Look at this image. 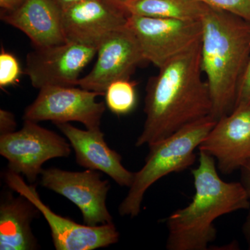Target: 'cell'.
Masks as SVG:
<instances>
[{"label":"cell","mask_w":250,"mask_h":250,"mask_svg":"<svg viewBox=\"0 0 250 250\" xmlns=\"http://www.w3.org/2000/svg\"><path fill=\"white\" fill-rule=\"evenodd\" d=\"M201 40L167 62L148 82L146 118L137 147L168 137L184 126L211 116L212 102L202 79Z\"/></svg>","instance_id":"1"},{"label":"cell","mask_w":250,"mask_h":250,"mask_svg":"<svg viewBox=\"0 0 250 250\" xmlns=\"http://www.w3.org/2000/svg\"><path fill=\"white\" fill-rule=\"evenodd\" d=\"M199 152L198 166L191 172L195 189L192 201L166 219L168 250H208L217 236L215 220L250 207L241 182H225L219 176L215 159Z\"/></svg>","instance_id":"2"},{"label":"cell","mask_w":250,"mask_h":250,"mask_svg":"<svg viewBox=\"0 0 250 250\" xmlns=\"http://www.w3.org/2000/svg\"><path fill=\"white\" fill-rule=\"evenodd\" d=\"M201 67L216 121L233 111L250 54V22L206 6L201 18Z\"/></svg>","instance_id":"3"},{"label":"cell","mask_w":250,"mask_h":250,"mask_svg":"<svg viewBox=\"0 0 250 250\" xmlns=\"http://www.w3.org/2000/svg\"><path fill=\"white\" fill-rule=\"evenodd\" d=\"M211 116L187 125L166 139L149 145L146 162L134 179L129 192L121 202V216L135 218L141 211L143 197L152 184L167 174L182 172L196 161L195 149L216 123Z\"/></svg>","instance_id":"4"},{"label":"cell","mask_w":250,"mask_h":250,"mask_svg":"<svg viewBox=\"0 0 250 250\" xmlns=\"http://www.w3.org/2000/svg\"><path fill=\"white\" fill-rule=\"evenodd\" d=\"M20 131L0 136V154L8 161V170L22 174L31 183L42 173L46 161L68 157L71 145L35 122L24 121Z\"/></svg>","instance_id":"5"},{"label":"cell","mask_w":250,"mask_h":250,"mask_svg":"<svg viewBox=\"0 0 250 250\" xmlns=\"http://www.w3.org/2000/svg\"><path fill=\"white\" fill-rule=\"evenodd\" d=\"M127 26L136 36L146 62L159 69L201 40V20L129 15Z\"/></svg>","instance_id":"6"},{"label":"cell","mask_w":250,"mask_h":250,"mask_svg":"<svg viewBox=\"0 0 250 250\" xmlns=\"http://www.w3.org/2000/svg\"><path fill=\"white\" fill-rule=\"evenodd\" d=\"M8 187L32 202L48 223L57 250H93L118 243L120 234L114 224L98 226L80 225L57 214L41 200L36 187L24 182L21 174L7 170L4 174Z\"/></svg>","instance_id":"7"},{"label":"cell","mask_w":250,"mask_h":250,"mask_svg":"<svg viewBox=\"0 0 250 250\" xmlns=\"http://www.w3.org/2000/svg\"><path fill=\"white\" fill-rule=\"evenodd\" d=\"M99 96L104 95L81 87H43L24 110L23 119L35 123L52 121L54 124L79 122L87 129H100L106 106L103 102H97Z\"/></svg>","instance_id":"8"},{"label":"cell","mask_w":250,"mask_h":250,"mask_svg":"<svg viewBox=\"0 0 250 250\" xmlns=\"http://www.w3.org/2000/svg\"><path fill=\"white\" fill-rule=\"evenodd\" d=\"M41 176L42 187L62 195L78 207L85 225L113 223L106 204L109 182L102 180L98 171L87 169L83 172H70L51 167L43 169Z\"/></svg>","instance_id":"9"},{"label":"cell","mask_w":250,"mask_h":250,"mask_svg":"<svg viewBox=\"0 0 250 250\" xmlns=\"http://www.w3.org/2000/svg\"><path fill=\"white\" fill-rule=\"evenodd\" d=\"M96 47L67 42L35 47L26 58L24 73L36 88L50 85L76 86L81 72L97 54Z\"/></svg>","instance_id":"10"},{"label":"cell","mask_w":250,"mask_h":250,"mask_svg":"<svg viewBox=\"0 0 250 250\" xmlns=\"http://www.w3.org/2000/svg\"><path fill=\"white\" fill-rule=\"evenodd\" d=\"M129 14L105 0H83L62 9L67 41L96 47L127 26Z\"/></svg>","instance_id":"11"},{"label":"cell","mask_w":250,"mask_h":250,"mask_svg":"<svg viewBox=\"0 0 250 250\" xmlns=\"http://www.w3.org/2000/svg\"><path fill=\"white\" fill-rule=\"evenodd\" d=\"M98 59L92 70L80 78L83 89L104 95L115 81L129 79L141 62H146L139 42L128 26L113 33L98 48Z\"/></svg>","instance_id":"12"},{"label":"cell","mask_w":250,"mask_h":250,"mask_svg":"<svg viewBox=\"0 0 250 250\" xmlns=\"http://www.w3.org/2000/svg\"><path fill=\"white\" fill-rule=\"evenodd\" d=\"M198 149L215 159L222 174L241 170L250 160V104L218 119Z\"/></svg>","instance_id":"13"},{"label":"cell","mask_w":250,"mask_h":250,"mask_svg":"<svg viewBox=\"0 0 250 250\" xmlns=\"http://www.w3.org/2000/svg\"><path fill=\"white\" fill-rule=\"evenodd\" d=\"M54 125L71 145L78 165L107 174L121 187H131L134 172L123 166L121 154L108 147L101 130H82L68 123Z\"/></svg>","instance_id":"14"},{"label":"cell","mask_w":250,"mask_h":250,"mask_svg":"<svg viewBox=\"0 0 250 250\" xmlns=\"http://www.w3.org/2000/svg\"><path fill=\"white\" fill-rule=\"evenodd\" d=\"M1 18L27 35L34 47L67 42L62 28V9L53 0H25L17 9L4 13Z\"/></svg>","instance_id":"15"},{"label":"cell","mask_w":250,"mask_h":250,"mask_svg":"<svg viewBox=\"0 0 250 250\" xmlns=\"http://www.w3.org/2000/svg\"><path fill=\"white\" fill-rule=\"evenodd\" d=\"M40 213L26 197L21 195L15 197L11 192H4L0 202V250L38 249L31 223Z\"/></svg>","instance_id":"16"},{"label":"cell","mask_w":250,"mask_h":250,"mask_svg":"<svg viewBox=\"0 0 250 250\" xmlns=\"http://www.w3.org/2000/svg\"><path fill=\"white\" fill-rule=\"evenodd\" d=\"M206 5L198 0H136L126 6L129 15L200 21Z\"/></svg>","instance_id":"17"},{"label":"cell","mask_w":250,"mask_h":250,"mask_svg":"<svg viewBox=\"0 0 250 250\" xmlns=\"http://www.w3.org/2000/svg\"><path fill=\"white\" fill-rule=\"evenodd\" d=\"M104 96L106 105L112 113L117 116L128 114L137 103L136 83L129 79L115 81L106 88Z\"/></svg>","instance_id":"18"},{"label":"cell","mask_w":250,"mask_h":250,"mask_svg":"<svg viewBox=\"0 0 250 250\" xmlns=\"http://www.w3.org/2000/svg\"><path fill=\"white\" fill-rule=\"evenodd\" d=\"M22 71L21 64L14 54L1 48L0 52V88L18 84Z\"/></svg>","instance_id":"19"},{"label":"cell","mask_w":250,"mask_h":250,"mask_svg":"<svg viewBox=\"0 0 250 250\" xmlns=\"http://www.w3.org/2000/svg\"><path fill=\"white\" fill-rule=\"evenodd\" d=\"M206 6L227 11L250 22V0H198Z\"/></svg>","instance_id":"20"},{"label":"cell","mask_w":250,"mask_h":250,"mask_svg":"<svg viewBox=\"0 0 250 250\" xmlns=\"http://www.w3.org/2000/svg\"><path fill=\"white\" fill-rule=\"evenodd\" d=\"M248 104H250V54L246 70L238 88L235 108Z\"/></svg>","instance_id":"21"},{"label":"cell","mask_w":250,"mask_h":250,"mask_svg":"<svg viewBox=\"0 0 250 250\" xmlns=\"http://www.w3.org/2000/svg\"><path fill=\"white\" fill-rule=\"evenodd\" d=\"M16 123L14 115L6 110H0V134L5 135L16 131Z\"/></svg>","instance_id":"22"},{"label":"cell","mask_w":250,"mask_h":250,"mask_svg":"<svg viewBox=\"0 0 250 250\" xmlns=\"http://www.w3.org/2000/svg\"><path fill=\"white\" fill-rule=\"evenodd\" d=\"M240 182L246 189L247 193L250 199V160L241 167Z\"/></svg>","instance_id":"23"},{"label":"cell","mask_w":250,"mask_h":250,"mask_svg":"<svg viewBox=\"0 0 250 250\" xmlns=\"http://www.w3.org/2000/svg\"><path fill=\"white\" fill-rule=\"evenodd\" d=\"M25 0H0V7L4 12H11L19 8Z\"/></svg>","instance_id":"24"},{"label":"cell","mask_w":250,"mask_h":250,"mask_svg":"<svg viewBox=\"0 0 250 250\" xmlns=\"http://www.w3.org/2000/svg\"><path fill=\"white\" fill-rule=\"evenodd\" d=\"M242 233L246 240L248 249L250 250V207L248 208V215L242 226Z\"/></svg>","instance_id":"25"},{"label":"cell","mask_w":250,"mask_h":250,"mask_svg":"<svg viewBox=\"0 0 250 250\" xmlns=\"http://www.w3.org/2000/svg\"><path fill=\"white\" fill-rule=\"evenodd\" d=\"M105 1L115 5V6H118V7L121 8V9H124L125 11V8H126L127 5L134 2L136 0H105Z\"/></svg>","instance_id":"26"},{"label":"cell","mask_w":250,"mask_h":250,"mask_svg":"<svg viewBox=\"0 0 250 250\" xmlns=\"http://www.w3.org/2000/svg\"><path fill=\"white\" fill-rule=\"evenodd\" d=\"M53 1L54 2L57 3L62 9L70 6V5L76 4L77 2L83 1V0H53Z\"/></svg>","instance_id":"27"}]
</instances>
